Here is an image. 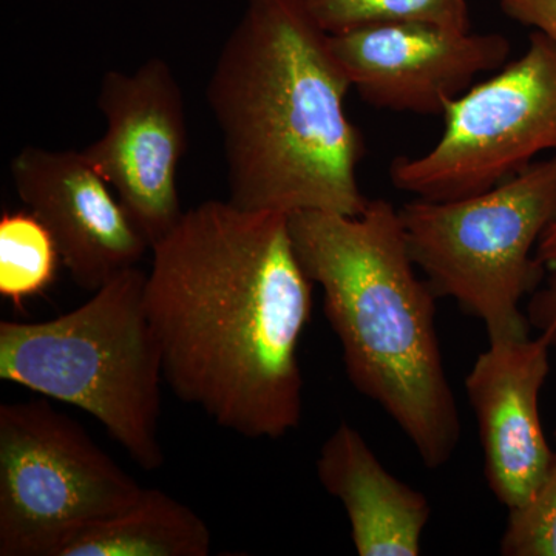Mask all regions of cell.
<instances>
[{
    "instance_id": "6da1fadb",
    "label": "cell",
    "mask_w": 556,
    "mask_h": 556,
    "mask_svg": "<svg viewBox=\"0 0 556 556\" xmlns=\"http://www.w3.org/2000/svg\"><path fill=\"white\" fill-rule=\"evenodd\" d=\"M152 251L146 309L175 396L240 437H287L303 415L314 288L288 214L204 201Z\"/></svg>"
},
{
    "instance_id": "5b68a950",
    "label": "cell",
    "mask_w": 556,
    "mask_h": 556,
    "mask_svg": "<svg viewBox=\"0 0 556 556\" xmlns=\"http://www.w3.org/2000/svg\"><path fill=\"white\" fill-rule=\"evenodd\" d=\"M556 214V155L475 195L399 208L409 255L438 298L455 299L489 340L530 336L521 303L543 268L536 248Z\"/></svg>"
},
{
    "instance_id": "9c48e42d",
    "label": "cell",
    "mask_w": 556,
    "mask_h": 556,
    "mask_svg": "<svg viewBox=\"0 0 556 556\" xmlns=\"http://www.w3.org/2000/svg\"><path fill=\"white\" fill-rule=\"evenodd\" d=\"M328 46L365 104L420 116L444 115L478 76L496 72L510 54L500 33L433 24L375 25L328 35Z\"/></svg>"
},
{
    "instance_id": "d6986e66",
    "label": "cell",
    "mask_w": 556,
    "mask_h": 556,
    "mask_svg": "<svg viewBox=\"0 0 556 556\" xmlns=\"http://www.w3.org/2000/svg\"><path fill=\"white\" fill-rule=\"evenodd\" d=\"M555 441H556V428H555Z\"/></svg>"
},
{
    "instance_id": "8fae6325",
    "label": "cell",
    "mask_w": 556,
    "mask_h": 556,
    "mask_svg": "<svg viewBox=\"0 0 556 556\" xmlns=\"http://www.w3.org/2000/svg\"><path fill=\"white\" fill-rule=\"evenodd\" d=\"M552 354L541 334L489 340L466 378L484 450L486 484L507 508L535 492L555 459L540 413Z\"/></svg>"
},
{
    "instance_id": "30bf717a",
    "label": "cell",
    "mask_w": 556,
    "mask_h": 556,
    "mask_svg": "<svg viewBox=\"0 0 556 556\" xmlns=\"http://www.w3.org/2000/svg\"><path fill=\"white\" fill-rule=\"evenodd\" d=\"M17 195L49 228L62 265L94 292L135 268L150 248L83 150L22 149L11 161Z\"/></svg>"
},
{
    "instance_id": "8992f818",
    "label": "cell",
    "mask_w": 556,
    "mask_h": 556,
    "mask_svg": "<svg viewBox=\"0 0 556 556\" xmlns=\"http://www.w3.org/2000/svg\"><path fill=\"white\" fill-rule=\"evenodd\" d=\"M144 486L47 401L0 404V556H61Z\"/></svg>"
},
{
    "instance_id": "ac0fdd59",
    "label": "cell",
    "mask_w": 556,
    "mask_h": 556,
    "mask_svg": "<svg viewBox=\"0 0 556 556\" xmlns=\"http://www.w3.org/2000/svg\"><path fill=\"white\" fill-rule=\"evenodd\" d=\"M508 20L556 42V0H496Z\"/></svg>"
},
{
    "instance_id": "4fadbf2b",
    "label": "cell",
    "mask_w": 556,
    "mask_h": 556,
    "mask_svg": "<svg viewBox=\"0 0 556 556\" xmlns=\"http://www.w3.org/2000/svg\"><path fill=\"white\" fill-rule=\"evenodd\" d=\"M211 530L181 501L144 489L123 514L90 527L61 556H207Z\"/></svg>"
},
{
    "instance_id": "5bb4252c",
    "label": "cell",
    "mask_w": 556,
    "mask_h": 556,
    "mask_svg": "<svg viewBox=\"0 0 556 556\" xmlns=\"http://www.w3.org/2000/svg\"><path fill=\"white\" fill-rule=\"evenodd\" d=\"M327 35L390 24H433L471 31L468 0H291Z\"/></svg>"
},
{
    "instance_id": "ba28073f",
    "label": "cell",
    "mask_w": 556,
    "mask_h": 556,
    "mask_svg": "<svg viewBox=\"0 0 556 556\" xmlns=\"http://www.w3.org/2000/svg\"><path fill=\"white\" fill-rule=\"evenodd\" d=\"M104 135L84 149L150 249L181 222L178 167L188 150L185 97L174 70L152 58L134 73L102 76Z\"/></svg>"
},
{
    "instance_id": "277c9868",
    "label": "cell",
    "mask_w": 556,
    "mask_h": 556,
    "mask_svg": "<svg viewBox=\"0 0 556 556\" xmlns=\"http://www.w3.org/2000/svg\"><path fill=\"white\" fill-rule=\"evenodd\" d=\"M135 266L51 320L0 321V379L93 416L144 470L164 464L163 358Z\"/></svg>"
},
{
    "instance_id": "2e32d148",
    "label": "cell",
    "mask_w": 556,
    "mask_h": 556,
    "mask_svg": "<svg viewBox=\"0 0 556 556\" xmlns=\"http://www.w3.org/2000/svg\"><path fill=\"white\" fill-rule=\"evenodd\" d=\"M500 551L504 556H556V455L535 492L508 508Z\"/></svg>"
},
{
    "instance_id": "7a4b0ae2",
    "label": "cell",
    "mask_w": 556,
    "mask_h": 556,
    "mask_svg": "<svg viewBox=\"0 0 556 556\" xmlns=\"http://www.w3.org/2000/svg\"><path fill=\"white\" fill-rule=\"evenodd\" d=\"M350 80L328 35L291 0H248L219 51L206 98L244 211L358 215L365 141L348 118Z\"/></svg>"
},
{
    "instance_id": "9a60e30c",
    "label": "cell",
    "mask_w": 556,
    "mask_h": 556,
    "mask_svg": "<svg viewBox=\"0 0 556 556\" xmlns=\"http://www.w3.org/2000/svg\"><path fill=\"white\" fill-rule=\"evenodd\" d=\"M62 265L49 228L31 211L3 212L0 218V295L21 308L25 300L54 283Z\"/></svg>"
},
{
    "instance_id": "e0dca14e",
    "label": "cell",
    "mask_w": 556,
    "mask_h": 556,
    "mask_svg": "<svg viewBox=\"0 0 556 556\" xmlns=\"http://www.w3.org/2000/svg\"><path fill=\"white\" fill-rule=\"evenodd\" d=\"M536 258L543 268L540 287L530 294L527 318L551 343L556 357V214L541 236Z\"/></svg>"
},
{
    "instance_id": "3957f363",
    "label": "cell",
    "mask_w": 556,
    "mask_h": 556,
    "mask_svg": "<svg viewBox=\"0 0 556 556\" xmlns=\"http://www.w3.org/2000/svg\"><path fill=\"white\" fill-rule=\"evenodd\" d=\"M288 225L300 265L324 292L348 379L426 467L445 466L459 444V409L438 338V295L417 277L399 208L376 199L358 215L292 212Z\"/></svg>"
},
{
    "instance_id": "52a82bcc",
    "label": "cell",
    "mask_w": 556,
    "mask_h": 556,
    "mask_svg": "<svg viewBox=\"0 0 556 556\" xmlns=\"http://www.w3.org/2000/svg\"><path fill=\"white\" fill-rule=\"evenodd\" d=\"M444 131L422 155L397 156L390 179L415 199L456 200L495 188L556 155V42L530 31L527 49L445 109Z\"/></svg>"
},
{
    "instance_id": "7c38bea8",
    "label": "cell",
    "mask_w": 556,
    "mask_h": 556,
    "mask_svg": "<svg viewBox=\"0 0 556 556\" xmlns=\"http://www.w3.org/2000/svg\"><path fill=\"white\" fill-rule=\"evenodd\" d=\"M317 477L338 497L361 556H417L431 518L430 501L393 477L368 442L342 420L321 445Z\"/></svg>"
}]
</instances>
